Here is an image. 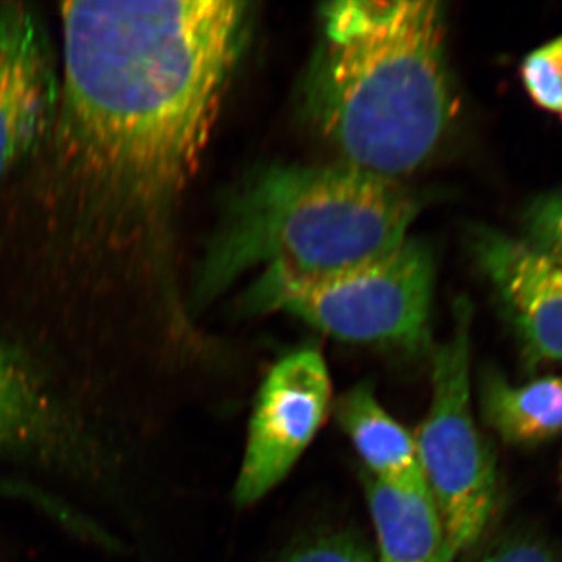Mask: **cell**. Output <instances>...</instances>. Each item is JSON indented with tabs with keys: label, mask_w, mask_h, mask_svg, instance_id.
<instances>
[{
	"label": "cell",
	"mask_w": 562,
	"mask_h": 562,
	"mask_svg": "<svg viewBox=\"0 0 562 562\" xmlns=\"http://www.w3.org/2000/svg\"><path fill=\"white\" fill-rule=\"evenodd\" d=\"M49 31L31 3H0V183L24 168L52 131L60 77Z\"/></svg>",
	"instance_id": "cell-7"
},
{
	"label": "cell",
	"mask_w": 562,
	"mask_h": 562,
	"mask_svg": "<svg viewBox=\"0 0 562 562\" xmlns=\"http://www.w3.org/2000/svg\"><path fill=\"white\" fill-rule=\"evenodd\" d=\"M469 249L512 325L531 371L562 364V266L524 239L475 227Z\"/></svg>",
	"instance_id": "cell-8"
},
{
	"label": "cell",
	"mask_w": 562,
	"mask_h": 562,
	"mask_svg": "<svg viewBox=\"0 0 562 562\" xmlns=\"http://www.w3.org/2000/svg\"><path fill=\"white\" fill-rule=\"evenodd\" d=\"M525 90L541 109L562 114V36H558L525 57Z\"/></svg>",
	"instance_id": "cell-13"
},
{
	"label": "cell",
	"mask_w": 562,
	"mask_h": 562,
	"mask_svg": "<svg viewBox=\"0 0 562 562\" xmlns=\"http://www.w3.org/2000/svg\"><path fill=\"white\" fill-rule=\"evenodd\" d=\"M331 403L327 362L317 349L281 358L262 382L251 413L235 501H261L291 472L319 431Z\"/></svg>",
	"instance_id": "cell-6"
},
{
	"label": "cell",
	"mask_w": 562,
	"mask_h": 562,
	"mask_svg": "<svg viewBox=\"0 0 562 562\" xmlns=\"http://www.w3.org/2000/svg\"><path fill=\"white\" fill-rule=\"evenodd\" d=\"M376 531V562H442L443 528L427 486L401 487L362 471Z\"/></svg>",
	"instance_id": "cell-10"
},
{
	"label": "cell",
	"mask_w": 562,
	"mask_h": 562,
	"mask_svg": "<svg viewBox=\"0 0 562 562\" xmlns=\"http://www.w3.org/2000/svg\"><path fill=\"white\" fill-rule=\"evenodd\" d=\"M560 480H561V490H562V465H561Z\"/></svg>",
	"instance_id": "cell-18"
},
{
	"label": "cell",
	"mask_w": 562,
	"mask_h": 562,
	"mask_svg": "<svg viewBox=\"0 0 562 562\" xmlns=\"http://www.w3.org/2000/svg\"><path fill=\"white\" fill-rule=\"evenodd\" d=\"M281 562H376V558L351 532H331L301 543Z\"/></svg>",
	"instance_id": "cell-15"
},
{
	"label": "cell",
	"mask_w": 562,
	"mask_h": 562,
	"mask_svg": "<svg viewBox=\"0 0 562 562\" xmlns=\"http://www.w3.org/2000/svg\"><path fill=\"white\" fill-rule=\"evenodd\" d=\"M435 260L425 243L406 238L347 271L295 279L261 272L241 297L243 313H288L347 342L419 350L428 341Z\"/></svg>",
	"instance_id": "cell-4"
},
{
	"label": "cell",
	"mask_w": 562,
	"mask_h": 562,
	"mask_svg": "<svg viewBox=\"0 0 562 562\" xmlns=\"http://www.w3.org/2000/svg\"><path fill=\"white\" fill-rule=\"evenodd\" d=\"M85 452L79 430L38 372L0 335V454L76 464Z\"/></svg>",
	"instance_id": "cell-9"
},
{
	"label": "cell",
	"mask_w": 562,
	"mask_h": 562,
	"mask_svg": "<svg viewBox=\"0 0 562 562\" xmlns=\"http://www.w3.org/2000/svg\"><path fill=\"white\" fill-rule=\"evenodd\" d=\"M472 305L454 306L452 335L432 360L430 409L416 439L425 484L443 528L442 562H454L487 530L498 501V476L472 408Z\"/></svg>",
	"instance_id": "cell-5"
},
{
	"label": "cell",
	"mask_w": 562,
	"mask_h": 562,
	"mask_svg": "<svg viewBox=\"0 0 562 562\" xmlns=\"http://www.w3.org/2000/svg\"><path fill=\"white\" fill-rule=\"evenodd\" d=\"M471 562H558V560L549 543L538 536L519 532L492 543L490 549L484 550Z\"/></svg>",
	"instance_id": "cell-17"
},
{
	"label": "cell",
	"mask_w": 562,
	"mask_h": 562,
	"mask_svg": "<svg viewBox=\"0 0 562 562\" xmlns=\"http://www.w3.org/2000/svg\"><path fill=\"white\" fill-rule=\"evenodd\" d=\"M480 408L484 425L506 446H542L562 435V375L513 383L501 372H486Z\"/></svg>",
	"instance_id": "cell-12"
},
{
	"label": "cell",
	"mask_w": 562,
	"mask_h": 562,
	"mask_svg": "<svg viewBox=\"0 0 562 562\" xmlns=\"http://www.w3.org/2000/svg\"><path fill=\"white\" fill-rule=\"evenodd\" d=\"M0 495L35 503L41 509L49 513L55 519L60 520L70 530L76 531L77 535L85 536V538L92 539L98 535V525L92 524L90 519L81 516V514L74 512L66 503L52 497V495L38 490V487L31 486V484L0 479Z\"/></svg>",
	"instance_id": "cell-16"
},
{
	"label": "cell",
	"mask_w": 562,
	"mask_h": 562,
	"mask_svg": "<svg viewBox=\"0 0 562 562\" xmlns=\"http://www.w3.org/2000/svg\"><path fill=\"white\" fill-rule=\"evenodd\" d=\"M336 417L360 453L366 472L395 486H427L416 439L380 405L371 383L361 382L344 392Z\"/></svg>",
	"instance_id": "cell-11"
},
{
	"label": "cell",
	"mask_w": 562,
	"mask_h": 562,
	"mask_svg": "<svg viewBox=\"0 0 562 562\" xmlns=\"http://www.w3.org/2000/svg\"><path fill=\"white\" fill-rule=\"evenodd\" d=\"M419 210L397 181L350 166H262L222 203L192 276L191 312L260 268L316 279L382 258L408 238Z\"/></svg>",
	"instance_id": "cell-3"
},
{
	"label": "cell",
	"mask_w": 562,
	"mask_h": 562,
	"mask_svg": "<svg viewBox=\"0 0 562 562\" xmlns=\"http://www.w3.org/2000/svg\"><path fill=\"white\" fill-rule=\"evenodd\" d=\"M524 241L562 266V188L539 195L528 205Z\"/></svg>",
	"instance_id": "cell-14"
},
{
	"label": "cell",
	"mask_w": 562,
	"mask_h": 562,
	"mask_svg": "<svg viewBox=\"0 0 562 562\" xmlns=\"http://www.w3.org/2000/svg\"><path fill=\"white\" fill-rule=\"evenodd\" d=\"M249 10L225 0L61 3L60 103L21 184L43 276L61 288L128 286L165 261Z\"/></svg>",
	"instance_id": "cell-1"
},
{
	"label": "cell",
	"mask_w": 562,
	"mask_h": 562,
	"mask_svg": "<svg viewBox=\"0 0 562 562\" xmlns=\"http://www.w3.org/2000/svg\"><path fill=\"white\" fill-rule=\"evenodd\" d=\"M303 106L346 166L394 180L417 171L457 114L438 2H333Z\"/></svg>",
	"instance_id": "cell-2"
}]
</instances>
